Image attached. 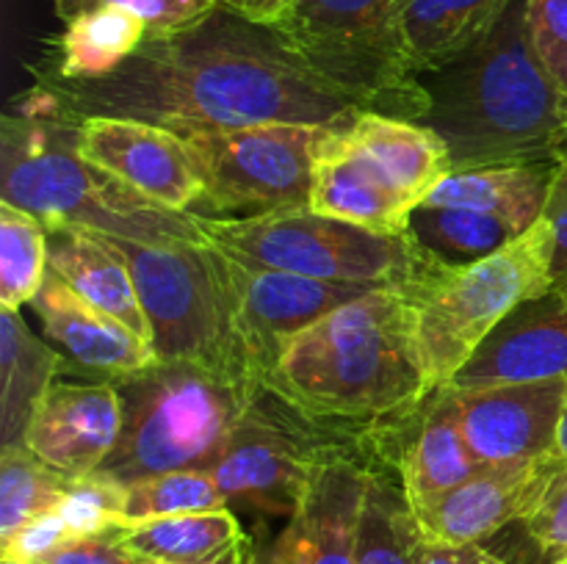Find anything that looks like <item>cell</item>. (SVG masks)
Listing matches in <instances>:
<instances>
[{
	"mask_svg": "<svg viewBox=\"0 0 567 564\" xmlns=\"http://www.w3.org/2000/svg\"><path fill=\"white\" fill-rule=\"evenodd\" d=\"M70 116H125L186 133L255 125H343L360 108L266 22L227 6L155 33L97 81L37 77Z\"/></svg>",
	"mask_w": 567,
	"mask_h": 564,
	"instance_id": "cell-1",
	"label": "cell"
},
{
	"mask_svg": "<svg viewBox=\"0 0 567 564\" xmlns=\"http://www.w3.org/2000/svg\"><path fill=\"white\" fill-rule=\"evenodd\" d=\"M264 385L347 442L371 431L388 435L435 393L402 285L369 291L297 332Z\"/></svg>",
	"mask_w": 567,
	"mask_h": 564,
	"instance_id": "cell-2",
	"label": "cell"
},
{
	"mask_svg": "<svg viewBox=\"0 0 567 564\" xmlns=\"http://www.w3.org/2000/svg\"><path fill=\"white\" fill-rule=\"evenodd\" d=\"M526 9L529 0H513L476 48L421 77V122L443 138L452 169L567 158V103L532 44Z\"/></svg>",
	"mask_w": 567,
	"mask_h": 564,
	"instance_id": "cell-3",
	"label": "cell"
},
{
	"mask_svg": "<svg viewBox=\"0 0 567 564\" xmlns=\"http://www.w3.org/2000/svg\"><path fill=\"white\" fill-rule=\"evenodd\" d=\"M0 122V199L44 224L83 227L136 243L203 241L197 213L142 197L78 149V119L33 83Z\"/></svg>",
	"mask_w": 567,
	"mask_h": 564,
	"instance_id": "cell-4",
	"label": "cell"
},
{
	"mask_svg": "<svg viewBox=\"0 0 567 564\" xmlns=\"http://www.w3.org/2000/svg\"><path fill=\"white\" fill-rule=\"evenodd\" d=\"M111 382L122 398V431L97 473L120 484L214 468L264 387L247 370L192 359H155Z\"/></svg>",
	"mask_w": 567,
	"mask_h": 564,
	"instance_id": "cell-5",
	"label": "cell"
},
{
	"mask_svg": "<svg viewBox=\"0 0 567 564\" xmlns=\"http://www.w3.org/2000/svg\"><path fill=\"white\" fill-rule=\"evenodd\" d=\"M551 258V227L540 219L502 252L471 265L419 263L402 291L432 390L452 385L515 310L554 291Z\"/></svg>",
	"mask_w": 567,
	"mask_h": 564,
	"instance_id": "cell-6",
	"label": "cell"
},
{
	"mask_svg": "<svg viewBox=\"0 0 567 564\" xmlns=\"http://www.w3.org/2000/svg\"><path fill=\"white\" fill-rule=\"evenodd\" d=\"M410 0H293L269 22L288 48L363 111L424 119L426 86L408 70L402 17Z\"/></svg>",
	"mask_w": 567,
	"mask_h": 564,
	"instance_id": "cell-7",
	"label": "cell"
},
{
	"mask_svg": "<svg viewBox=\"0 0 567 564\" xmlns=\"http://www.w3.org/2000/svg\"><path fill=\"white\" fill-rule=\"evenodd\" d=\"M197 224L203 241L230 258L313 280L399 288L419 271L404 236H382L310 208L241 219L197 213Z\"/></svg>",
	"mask_w": 567,
	"mask_h": 564,
	"instance_id": "cell-8",
	"label": "cell"
},
{
	"mask_svg": "<svg viewBox=\"0 0 567 564\" xmlns=\"http://www.w3.org/2000/svg\"><path fill=\"white\" fill-rule=\"evenodd\" d=\"M122 249L147 315L158 359H192L255 374L236 332L219 254L197 243H136L111 238Z\"/></svg>",
	"mask_w": 567,
	"mask_h": 564,
	"instance_id": "cell-9",
	"label": "cell"
},
{
	"mask_svg": "<svg viewBox=\"0 0 567 564\" xmlns=\"http://www.w3.org/2000/svg\"><path fill=\"white\" fill-rule=\"evenodd\" d=\"M336 125H255L186 133L203 180L194 213L241 219L308 208L319 149Z\"/></svg>",
	"mask_w": 567,
	"mask_h": 564,
	"instance_id": "cell-10",
	"label": "cell"
},
{
	"mask_svg": "<svg viewBox=\"0 0 567 564\" xmlns=\"http://www.w3.org/2000/svg\"><path fill=\"white\" fill-rule=\"evenodd\" d=\"M338 453H354V446L319 429L264 385L210 473L230 506L238 503L266 518L291 520L321 464Z\"/></svg>",
	"mask_w": 567,
	"mask_h": 564,
	"instance_id": "cell-11",
	"label": "cell"
},
{
	"mask_svg": "<svg viewBox=\"0 0 567 564\" xmlns=\"http://www.w3.org/2000/svg\"><path fill=\"white\" fill-rule=\"evenodd\" d=\"M216 254H219L227 293H230L238 341L264 382L286 341H291L297 332L316 324L341 304L377 291L371 285L313 280V276H299L291 271L269 269V265L247 263L219 249Z\"/></svg>",
	"mask_w": 567,
	"mask_h": 564,
	"instance_id": "cell-12",
	"label": "cell"
},
{
	"mask_svg": "<svg viewBox=\"0 0 567 564\" xmlns=\"http://www.w3.org/2000/svg\"><path fill=\"white\" fill-rule=\"evenodd\" d=\"M471 451L485 464H524L557 457L567 379L491 387H443Z\"/></svg>",
	"mask_w": 567,
	"mask_h": 564,
	"instance_id": "cell-13",
	"label": "cell"
},
{
	"mask_svg": "<svg viewBox=\"0 0 567 564\" xmlns=\"http://www.w3.org/2000/svg\"><path fill=\"white\" fill-rule=\"evenodd\" d=\"M78 149L169 210H197L203 180L181 133L125 116H75Z\"/></svg>",
	"mask_w": 567,
	"mask_h": 564,
	"instance_id": "cell-14",
	"label": "cell"
},
{
	"mask_svg": "<svg viewBox=\"0 0 567 564\" xmlns=\"http://www.w3.org/2000/svg\"><path fill=\"white\" fill-rule=\"evenodd\" d=\"M122 431V398L111 379H55L33 409L22 446L66 479L97 473Z\"/></svg>",
	"mask_w": 567,
	"mask_h": 564,
	"instance_id": "cell-15",
	"label": "cell"
},
{
	"mask_svg": "<svg viewBox=\"0 0 567 564\" xmlns=\"http://www.w3.org/2000/svg\"><path fill=\"white\" fill-rule=\"evenodd\" d=\"M559 462L563 459L551 457L524 464H487L454 490L419 503L413 509L424 540L482 545L509 523H524Z\"/></svg>",
	"mask_w": 567,
	"mask_h": 564,
	"instance_id": "cell-16",
	"label": "cell"
},
{
	"mask_svg": "<svg viewBox=\"0 0 567 564\" xmlns=\"http://www.w3.org/2000/svg\"><path fill=\"white\" fill-rule=\"evenodd\" d=\"M546 379H567V304L554 293L515 310L460 370L452 387Z\"/></svg>",
	"mask_w": 567,
	"mask_h": 564,
	"instance_id": "cell-17",
	"label": "cell"
},
{
	"mask_svg": "<svg viewBox=\"0 0 567 564\" xmlns=\"http://www.w3.org/2000/svg\"><path fill=\"white\" fill-rule=\"evenodd\" d=\"M31 310L42 321V330L66 348L72 359L83 370L120 379V376L136 374L158 359L155 348L147 341L127 330L114 315L103 313L78 296L55 271L48 269L42 288L33 296Z\"/></svg>",
	"mask_w": 567,
	"mask_h": 564,
	"instance_id": "cell-18",
	"label": "cell"
},
{
	"mask_svg": "<svg viewBox=\"0 0 567 564\" xmlns=\"http://www.w3.org/2000/svg\"><path fill=\"white\" fill-rule=\"evenodd\" d=\"M338 127L341 125L327 133L316 158L308 208L382 236H404L415 205L396 191L369 160L360 158L343 142Z\"/></svg>",
	"mask_w": 567,
	"mask_h": 564,
	"instance_id": "cell-19",
	"label": "cell"
},
{
	"mask_svg": "<svg viewBox=\"0 0 567 564\" xmlns=\"http://www.w3.org/2000/svg\"><path fill=\"white\" fill-rule=\"evenodd\" d=\"M393 431L399 437L391 464L413 506L454 490L487 468L471 451L443 387L430 393L419 412Z\"/></svg>",
	"mask_w": 567,
	"mask_h": 564,
	"instance_id": "cell-20",
	"label": "cell"
},
{
	"mask_svg": "<svg viewBox=\"0 0 567 564\" xmlns=\"http://www.w3.org/2000/svg\"><path fill=\"white\" fill-rule=\"evenodd\" d=\"M338 133L415 208L452 171L449 147L424 122L402 119L380 111H358L352 119L338 127Z\"/></svg>",
	"mask_w": 567,
	"mask_h": 564,
	"instance_id": "cell-21",
	"label": "cell"
},
{
	"mask_svg": "<svg viewBox=\"0 0 567 564\" xmlns=\"http://www.w3.org/2000/svg\"><path fill=\"white\" fill-rule=\"evenodd\" d=\"M48 238L50 271H55L78 296L114 315L153 346L147 315L122 249L103 232L83 227H53Z\"/></svg>",
	"mask_w": 567,
	"mask_h": 564,
	"instance_id": "cell-22",
	"label": "cell"
},
{
	"mask_svg": "<svg viewBox=\"0 0 567 564\" xmlns=\"http://www.w3.org/2000/svg\"><path fill=\"white\" fill-rule=\"evenodd\" d=\"M147 39V25L131 11L103 6L70 17L48 39L39 66L31 75L50 81H97L120 70Z\"/></svg>",
	"mask_w": 567,
	"mask_h": 564,
	"instance_id": "cell-23",
	"label": "cell"
},
{
	"mask_svg": "<svg viewBox=\"0 0 567 564\" xmlns=\"http://www.w3.org/2000/svg\"><path fill=\"white\" fill-rule=\"evenodd\" d=\"M513 0H410L402 17L408 70L415 77L443 70L482 42Z\"/></svg>",
	"mask_w": 567,
	"mask_h": 564,
	"instance_id": "cell-24",
	"label": "cell"
},
{
	"mask_svg": "<svg viewBox=\"0 0 567 564\" xmlns=\"http://www.w3.org/2000/svg\"><path fill=\"white\" fill-rule=\"evenodd\" d=\"M72 363L39 341L20 310L0 307V446H20L33 409Z\"/></svg>",
	"mask_w": 567,
	"mask_h": 564,
	"instance_id": "cell-25",
	"label": "cell"
},
{
	"mask_svg": "<svg viewBox=\"0 0 567 564\" xmlns=\"http://www.w3.org/2000/svg\"><path fill=\"white\" fill-rule=\"evenodd\" d=\"M524 232L509 219L487 210L421 202L410 213L404 241L410 243L419 263L457 269L502 252Z\"/></svg>",
	"mask_w": 567,
	"mask_h": 564,
	"instance_id": "cell-26",
	"label": "cell"
},
{
	"mask_svg": "<svg viewBox=\"0 0 567 564\" xmlns=\"http://www.w3.org/2000/svg\"><path fill=\"white\" fill-rule=\"evenodd\" d=\"M557 164H502L452 169L424 202L487 210L529 232L543 219Z\"/></svg>",
	"mask_w": 567,
	"mask_h": 564,
	"instance_id": "cell-27",
	"label": "cell"
},
{
	"mask_svg": "<svg viewBox=\"0 0 567 564\" xmlns=\"http://www.w3.org/2000/svg\"><path fill=\"white\" fill-rule=\"evenodd\" d=\"M369 468L371 462L358 453H338L319 468L297 512L308 534V564H354V531Z\"/></svg>",
	"mask_w": 567,
	"mask_h": 564,
	"instance_id": "cell-28",
	"label": "cell"
},
{
	"mask_svg": "<svg viewBox=\"0 0 567 564\" xmlns=\"http://www.w3.org/2000/svg\"><path fill=\"white\" fill-rule=\"evenodd\" d=\"M424 542L396 470L371 464L360 498L354 564H419Z\"/></svg>",
	"mask_w": 567,
	"mask_h": 564,
	"instance_id": "cell-29",
	"label": "cell"
},
{
	"mask_svg": "<svg viewBox=\"0 0 567 564\" xmlns=\"http://www.w3.org/2000/svg\"><path fill=\"white\" fill-rule=\"evenodd\" d=\"M116 540L147 562L208 564L244 540V529L230 506L216 512H188L144 520L114 531Z\"/></svg>",
	"mask_w": 567,
	"mask_h": 564,
	"instance_id": "cell-30",
	"label": "cell"
},
{
	"mask_svg": "<svg viewBox=\"0 0 567 564\" xmlns=\"http://www.w3.org/2000/svg\"><path fill=\"white\" fill-rule=\"evenodd\" d=\"M50 269V238L42 221L0 199V307L31 304Z\"/></svg>",
	"mask_w": 567,
	"mask_h": 564,
	"instance_id": "cell-31",
	"label": "cell"
},
{
	"mask_svg": "<svg viewBox=\"0 0 567 564\" xmlns=\"http://www.w3.org/2000/svg\"><path fill=\"white\" fill-rule=\"evenodd\" d=\"M70 479L25 446L0 451V540L14 534L33 518L55 512L64 501Z\"/></svg>",
	"mask_w": 567,
	"mask_h": 564,
	"instance_id": "cell-32",
	"label": "cell"
},
{
	"mask_svg": "<svg viewBox=\"0 0 567 564\" xmlns=\"http://www.w3.org/2000/svg\"><path fill=\"white\" fill-rule=\"evenodd\" d=\"M227 506L230 503L210 470H172V473L127 481L122 525L172 518V514L216 512Z\"/></svg>",
	"mask_w": 567,
	"mask_h": 564,
	"instance_id": "cell-33",
	"label": "cell"
},
{
	"mask_svg": "<svg viewBox=\"0 0 567 564\" xmlns=\"http://www.w3.org/2000/svg\"><path fill=\"white\" fill-rule=\"evenodd\" d=\"M55 512L66 520L72 536L114 534L125 514V484L100 473L70 479L64 501Z\"/></svg>",
	"mask_w": 567,
	"mask_h": 564,
	"instance_id": "cell-34",
	"label": "cell"
},
{
	"mask_svg": "<svg viewBox=\"0 0 567 564\" xmlns=\"http://www.w3.org/2000/svg\"><path fill=\"white\" fill-rule=\"evenodd\" d=\"M50 3H53L55 17L61 22L81 14V11L114 6V9L136 14L147 25V36H155V33L181 31V28L203 20L219 6V0H50Z\"/></svg>",
	"mask_w": 567,
	"mask_h": 564,
	"instance_id": "cell-35",
	"label": "cell"
},
{
	"mask_svg": "<svg viewBox=\"0 0 567 564\" xmlns=\"http://www.w3.org/2000/svg\"><path fill=\"white\" fill-rule=\"evenodd\" d=\"M520 525L529 540L540 547L546 564L567 556V459L548 476L540 498Z\"/></svg>",
	"mask_w": 567,
	"mask_h": 564,
	"instance_id": "cell-36",
	"label": "cell"
},
{
	"mask_svg": "<svg viewBox=\"0 0 567 564\" xmlns=\"http://www.w3.org/2000/svg\"><path fill=\"white\" fill-rule=\"evenodd\" d=\"M529 36L567 103V0H529Z\"/></svg>",
	"mask_w": 567,
	"mask_h": 564,
	"instance_id": "cell-37",
	"label": "cell"
},
{
	"mask_svg": "<svg viewBox=\"0 0 567 564\" xmlns=\"http://www.w3.org/2000/svg\"><path fill=\"white\" fill-rule=\"evenodd\" d=\"M75 540L59 512H48L42 518H33L14 534L0 540V562H31L42 564L53 551H59L64 542Z\"/></svg>",
	"mask_w": 567,
	"mask_h": 564,
	"instance_id": "cell-38",
	"label": "cell"
},
{
	"mask_svg": "<svg viewBox=\"0 0 567 564\" xmlns=\"http://www.w3.org/2000/svg\"><path fill=\"white\" fill-rule=\"evenodd\" d=\"M42 564H150L147 558L127 551L114 534L75 536L50 553Z\"/></svg>",
	"mask_w": 567,
	"mask_h": 564,
	"instance_id": "cell-39",
	"label": "cell"
},
{
	"mask_svg": "<svg viewBox=\"0 0 567 564\" xmlns=\"http://www.w3.org/2000/svg\"><path fill=\"white\" fill-rule=\"evenodd\" d=\"M308 558L310 545L299 514L288 520L286 529L277 531L271 540L252 542L247 536L244 547V564H308Z\"/></svg>",
	"mask_w": 567,
	"mask_h": 564,
	"instance_id": "cell-40",
	"label": "cell"
},
{
	"mask_svg": "<svg viewBox=\"0 0 567 564\" xmlns=\"http://www.w3.org/2000/svg\"><path fill=\"white\" fill-rule=\"evenodd\" d=\"M543 221L551 227L554 238V258H551V280L554 288L567 282V158L557 164L554 171L551 194H548Z\"/></svg>",
	"mask_w": 567,
	"mask_h": 564,
	"instance_id": "cell-41",
	"label": "cell"
},
{
	"mask_svg": "<svg viewBox=\"0 0 567 564\" xmlns=\"http://www.w3.org/2000/svg\"><path fill=\"white\" fill-rule=\"evenodd\" d=\"M419 564H509L485 545H437L424 542Z\"/></svg>",
	"mask_w": 567,
	"mask_h": 564,
	"instance_id": "cell-42",
	"label": "cell"
},
{
	"mask_svg": "<svg viewBox=\"0 0 567 564\" xmlns=\"http://www.w3.org/2000/svg\"><path fill=\"white\" fill-rule=\"evenodd\" d=\"M291 3L293 0H249L247 11H241V14L252 17V20L266 22V25H269V22H275L277 17H280Z\"/></svg>",
	"mask_w": 567,
	"mask_h": 564,
	"instance_id": "cell-43",
	"label": "cell"
},
{
	"mask_svg": "<svg viewBox=\"0 0 567 564\" xmlns=\"http://www.w3.org/2000/svg\"><path fill=\"white\" fill-rule=\"evenodd\" d=\"M244 547H247V536H244L236 547H230L225 556H219L216 562H208V564H244ZM150 564H161V562H150Z\"/></svg>",
	"mask_w": 567,
	"mask_h": 564,
	"instance_id": "cell-44",
	"label": "cell"
},
{
	"mask_svg": "<svg viewBox=\"0 0 567 564\" xmlns=\"http://www.w3.org/2000/svg\"><path fill=\"white\" fill-rule=\"evenodd\" d=\"M557 457H559V459H567V398H565L563 415H559V429H557Z\"/></svg>",
	"mask_w": 567,
	"mask_h": 564,
	"instance_id": "cell-45",
	"label": "cell"
},
{
	"mask_svg": "<svg viewBox=\"0 0 567 564\" xmlns=\"http://www.w3.org/2000/svg\"><path fill=\"white\" fill-rule=\"evenodd\" d=\"M219 6H227V9H236V11H247L249 0H219Z\"/></svg>",
	"mask_w": 567,
	"mask_h": 564,
	"instance_id": "cell-46",
	"label": "cell"
},
{
	"mask_svg": "<svg viewBox=\"0 0 567 564\" xmlns=\"http://www.w3.org/2000/svg\"><path fill=\"white\" fill-rule=\"evenodd\" d=\"M554 296H557L559 299V302H565L567 304V282H563V285H559V288H554Z\"/></svg>",
	"mask_w": 567,
	"mask_h": 564,
	"instance_id": "cell-47",
	"label": "cell"
},
{
	"mask_svg": "<svg viewBox=\"0 0 567 564\" xmlns=\"http://www.w3.org/2000/svg\"><path fill=\"white\" fill-rule=\"evenodd\" d=\"M551 564H567V556H563V558H557V562H551Z\"/></svg>",
	"mask_w": 567,
	"mask_h": 564,
	"instance_id": "cell-48",
	"label": "cell"
},
{
	"mask_svg": "<svg viewBox=\"0 0 567 564\" xmlns=\"http://www.w3.org/2000/svg\"><path fill=\"white\" fill-rule=\"evenodd\" d=\"M0 564H31V562H0Z\"/></svg>",
	"mask_w": 567,
	"mask_h": 564,
	"instance_id": "cell-49",
	"label": "cell"
}]
</instances>
